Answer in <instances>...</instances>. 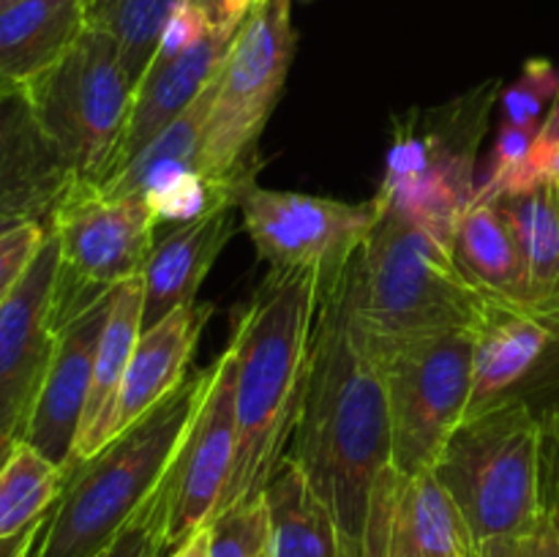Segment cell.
<instances>
[{"mask_svg":"<svg viewBox=\"0 0 559 557\" xmlns=\"http://www.w3.org/2000/svg\"><path fill=\"white\" fill-rule=\"evenodd\" d=\"M347 268L322 295L309 380L287 453L333 513L344 557H366L369 524L396 470L382 360L353 309Z\"/></svg>","mask_w":559,"mask_h":557,"instance_id":"cell-1","label":"cell"},{"mask_svg":"<svg viewBox=\"0 0 559 557\" xmlns=\"http://www.w3.org/2000/svg\"><path fill=\"white\" fill-rule=\"evenodd\" d=\"M331 282L311 268H271L249 306L235 317L227 347L235 358L238 451L222 511L260 497L293 442L309 380L317 315Z\"/></svg>","mask_w":559,"mask_h":557,"instance_id":"cell-2","label":"cell"},{"mask_svg":"<svg viewBox=\"0 0 559 557\" xmlns=\"http://www.w3.org/2000/svg\"><path fill=\"white\" fill-rule=\"evenodd\" d=\"M211 382V366L66 475L31 557H98L158 489Z\"/></svg>","mask_w":559,"mask_h":557,"instance_id":"cell-3","label":"cell"},{"mask_svg":"<svg viewBox=\"0 0 559 557\" xmlns=\"http://www.w3.org/2000/svg\"><path fill=\"white\" fill-rule=\"evenodd\" d=\"M347 287L380 355L415 339L473 328L489 300L464 276L445 240L388 200L349 262Z\"/></svg>","mask_w":559,"mask_h":557,"instance_id":"cell-4","label":"cell"},{"mask_svg":"<svg viewBox=\"0 0 559 557\" xmlns=\"http://www.w3.org/2000/svg\"><path fill=\"white\" fill-rule=\"evenodd\" d=\"M431 473L462 511L475 546L527 533L546 513L538 415L519 396L464 415Z\"/></svg>","mask_w":559,"mask_h":557,"instance_id":"cell-5","label":"cell"},{"mask_svg":"<svg viewBox=\"0 0 559 557\" xmlns=\"http://www.w3.org/2000/svg\"><path fill=\"white\" fill-rule=\"evenodd\" d=\"M298 36L293 0H257L216 71V96L202 140L200 175L216 194L235 200L257 173V142L276 109Z\"/></svg>","mask_w":559,"mask_h":557,"instance_id":"cell-6","label":"cell"},{"mask_svg":"<svg viewBox=\"0 0 559 557\" xmlns=\"http://www.w3.org/2000/svg\"><path fill=\"white\" fill-rule=\"evenodd\" d=\"M134 87L120 60L118 42L102 27L87 25L66 58L25 91L44 131L76 178L96 186L129 123Z\"/></svg>","mask_w":559,"mask_h":557,"instance_id":"cell-7","label":"cell"},{"mask_svg":"<svg viewBox=\"0 0 559 557\" xmlns=\"http://www.w3.org/2000/svg\"><path fill=\"white\" fill-rule=\"evenodd\" d=\"M473 328L399 344L380 355L399 475L435 470L473 393Z\"/></svg>","mask_w":559,"mask_h":557,"instance_id":"cell-8","label":"cell"},{"mask_svg":"<svg viewBox=\"0 0 559 557\" xmlns=\"http://www.w3.org/2000/svg\"><path fill=\"white\" fill-rule=\"evenodd\" d=\"M158 222L162 213L151 197H107L76 180L49 222L60 251L58 328L120 282L140 276L156 244Z\"/></svg>","mask_w":559,"mask_h":557,"instance_id":"cell-9","label":"cell"},{"mask_svg":"<svg viewBox=\"0 0 559 557\" xmlns=\"http://www.w3.org/2000/svg\"><path fill=\"white\" fill-rule=\"evenodd\" d=\"M243 227L257 257L273 271H311L336 278L374 229L385 211L382 194L366 202L276 191L249 180L235 194Z\"/></svg>","mask_w":559,"mask_h":557,"instance_id":"cell-10","label":"cell"},{"mask_svg":"<svg viewBox=\"0 0 559 557\" xmlns=\"http://www.w3.org/2000/svg\"><path fill=\"white\" fill-rule=\"evenodd\" d=\"M238 451L235 358L229 347L211 364V382L173 467L167 552L205 530L222 511Z\"/></svg>","mask_w":559,"mask_h":557,"instance_id":"cell-11","label":"cell"},{"mask_svg":"<svg viewBox=\"0 0 559 557\" xmlns=\"http://www.w3.org/2000/svg\"><path fill=\"white\" fill-rule=\"evenodd\" d=\"M60 251L49 227L33 265L0 306V440H22L55 353Z\"/></svg>","mask_w":559,"mask_h":557,"instance_id":"cell-12","label":"cell"},{"mask_svg":"<svg viewBox=\"0 0 559 557\" xmlns=\"http://www.w3.org/2000/svg\"><path fill=\"white\" fill-rule=\"evenodd\" d=\"M76 180L25 87L0 85V216L49 224Z\"/></svg>","mask_w":559,"mask_h":557,"instance_id":"cell-13","label":"cell"},{"mask_svg":"<svg viewBox=\"0 0 559 557\" xmlns=\"http://www.w3.org/2000/svg\"><path fill=\"white\" fill-rule=\"evenodd\" d=\"M109 304H112V289L58 328L52 360H49L41 391L22 431V442L63 467V473L74 453L76 431H80L87 391H91L93 360H96Z\"/></svg>","mask_w":559,"mask_h":557,"instance_id":"cell-14","label":"cell"},{"mask_svg":"<svg viewBox=\"0 0 559 557\" xmlns=\"http://www.w3.org/2000/svg\"><path fill=\"white\" fill-rule=\"evenodd\" d=\"M235 33L207 25L191 44L178 49H158L156 58L145 69L134 87L129 123H126L120 145L109 162L107 173L98 180L118 175L142 147L156 140L178 115H183L197 102L202 91L213 82Z\"/></svg>","mask_w":559,"mask_h":557,"instance_id":"cell-15","label":"cell"},{"mask_svg":"<svg viewBox=\"0 0 559 557\" xmlns=\"http://www.w3.org/2000/svg\"><path fill=\"white\" fill-rule=\"evenodd\" d=\"M462 511L437 475H399L366 535V557H475Z\"/></svg>","mask_w":559,"mask_h":557,"instance_id":"cell-16","label":"cell"},{"mask_svg":"<svg viewBox=\"0 0 559 557\" xmlns=\"http://www.w3.org/2000/svg\"><path fill=\"white\" fill-rule=\"evenodd\" d=\"M235 211V202H218L200 216L175 224L153 244L151 257L142 268V328L156 325L180 306L197 304V293L207 271L216 265L218 254L233 238Z\"/></svg>","mask_w":559,"mask_h":557,"instance_id":"cell-17","label":"cell"},{"mask_svg":"<svg viewBox=\"0 0 559 557\" xmlns=\"http://www.w3.org/2000/svg\"><path fill=\"white\" fill-rule=\"evenodd\" d=\"M211 311V304H189L169 311L156 325L142 328L120 386L112 437L129 429L189 377L191 355Z\"/></svg>","mask_w":559,"mask_h":557,"instance_id":"cell-18","label":"cell"},{"mask_svg":"<svg viewBox=\"0 0 559 557\" xmlns=\"http://www.w3.org/2000/svg\"><path fill=\"white\" fill-rule=\"evenodd\" d=\"M142 300H145V284L140 276H131L112 289L107 322H104L102 339H98L96 360H93L91 391H87L85 413H82L80 431H76L74 453L66 467V475L82 464L85 459L96 457L109 440H112L115 407H118L120 386L129 369L131 353L142 333Z\"/></svg>","mask_w":559,"mask_h":557,"instance_id":"cell-19","label":"cell"},{"mask_svg":"<svg viewBox=\"0 0 559 557\" xmlns=\"http://www.w3.org/2000/svg\"><path fill=\"white\" fill-rule=\"evenodd\" d=\"M91 0H16L0 5V85L27 87L87 31Z\"/></svg>","mask_w":559,"mask_h":557,"instance_id":"cell-20","label":"cell"},{"mask_svg":"<svg viewBox=\"0 0 559 557\" xmlns=\"http://www.w3.org/2000/svg\"><path fill=\"white\" fill-rule=\"evenodd\" d=\"M453 260L491 298L530 304V282L513 229L489 194L478 191L459 213L451 235Z\"/></svg>","mask_w":559,"mask_h":557,"instance_id":"cell-21","label":"cell"},{"mask_svg":"<svg viewBox=\"0 0 559 557\" xmlns=\"http://www.w3.org/2000/svg\"><path fill=\"white\" fill-rule=\"evenodd\" d=\"M262 497L271 519L273 557H344L333 513L293 453H284Z\"/></svg>","mask_w":559,"mask_h":557,"instance_id":"cell-22","label":"cell"},{"mask_svg":"<svg viewBox=\"0 0 559 557\" xmlns=\"http://www.w3.org/2000/svg\"><path fill=\"white\" fill-rule=\"evenodd\" d=\"M480 191V189H478ZM486 194V191H484ZM491 202L513 229L530 282V304H559V189L555 175L527 186L491 191Z\"/></svg>","mask_w":559,"mask_h":557,"instance_id":"cell-23","label":"cell"},{"mask_svg":"<svg viewBox=\"0 0 559 557\" xmlns=\"http://www.w3.org/2000/svg\"><path fill=\"white\" fill-rule=\"evenodd\" d=\"M63 484V467L20 440L0 470V544L41 530Z\"/></svg>","mask_w":559,"mask_h":557,"instance_id":"cell-24","label":"cell"},{"mask_svg":"<svg viewBox=\"0 0 559 557\" xmlns=\"http://www.w3.org/2000/svg\"><path fill=\"white\" fill-rule=\"evenodd\" d=\"M183 0H91L87 25L102 27L118 42L131 82H140L156 58L169 20Z\"/></svg>","mask_w":559,"mask_h":557,"instance_id":"cell-25","label":"cell"},{"mask_svg":"<svg viewBox=\"0 0 559 557\" xmlns=\"http://www.w3.org/2000/svg\"><path fill=\"white\" fill-rule=\"evenodd\" d=\"M207 557H273L265 497L224 508L207 524Z\"/></svg>","mask_w":559,"mask_h":557,"instance_id":"cell-26","label":"cell"},{"mask_svg":"<svg viewBox=\"0 0 559 557\" xmlns=\"http://www.w3.org/2000/svg\"><path fill=\"white\" fill-rule=\"evenodd\" d=\"M169 495H173V470H169L167 478L158 484V489L147 497L145 506L134 513V519L120 530L118 538H115L98 557H164L167 555Z\"/></svg>","mask_w":559,"mask_h":557,"instance_id":"cell-27","label":"cell"},{"mask_svg":"<svg viewBox=\"0 0 559 557\" xmlns=\"http://www.w3.org/2000/svg\"><path fill=\"white\" fill-rule=\"evenodd\" d=\"M549 175H555L557 189H559V91L555 102H551L549 115H546L544 123H540L538 137H535L527 158H524V162L519 164V167L502 180V183H497L495 189H480V186L478 189L486 191V194H491V191L511 189V186L535 183V180L549 178Z\"/></svg>","mask_w":559,"mask_h":557,"instance_id":"cell-28","label":"cell"},{"mask_svg":"<svg viewBox=\"0 0 559 557\" xmlns=\"http://www.w3.org/2000/svg\"><path fill=\"white\" fill-rule=\"evenodd\" d=\"M47 233L49 224L25 222L11 229V233L0 235V306L9 300V295L22 282L27 268L33 265L44 240H47Z\"/></svg>","mask_w":559,"mask_h":557,"instance_id":"cell-29","label":"cell"},{"mask_svg":"<svg viewBox=\"0 0 559 557\" xmlns=\"http://www.w3.org/2000/svg\"><path fill=\"white\" fill-rule=\"evenodd\" d=\"M559 91V74L551 69V63L546 60H533L524 71V76L519 80V85L511 91L508 98V112L511 120L508 123L516 126H540V109L544 102H555Z\"/></svg>","mask_w":559,"mask_h":557,"instance_id":"cell-30","label":"cell"},{"mask_svg":"<svg viewBox=\"0 0 559 557\" xmlns=\"http://www.w3.org/2000/svg\"><path fill=\"white\" fill-rule=\"evenodd\" d=\"M475 557H559V517L546 511L527 533L484 541Z\"/></svg>","mask_w":559,"mask_h":557,"instance_id":"cell-31","label":"cell"},{"mask_svg":"<svg viewBox=\"0 0 559 557\" xmlns=\"http://www.w3.org/2000/svg\"><path fill=\"white\" fill-rule=\"evenodd\" d=\"M540 420V495L544 511L559 517V399L538 413Z\"/></svg>","mask_w":559,"mask_h":557,"instance_id":"cell-32","label":"cell"},{"mask_svg":"<svg viewBox=\"0 0 559 557\" xmlns=\"http://www.w3.org/2000/svg\"><path fill=\"white\" fill-rule=\"evenodd\" d=\"M164 557H207V530H200L191 538H186L183 544L175 546L173 552H167Z\"/></svg>","mask_w":559,"mask_h":557,"instance_id":"cell-33","label":"cell"},{"mask_svg":"<svg viewBox=\"0 0 559 557\" xmlns=\"http://www.w3.org/2000/svg\"><path fill=\"white\" fill-rule=\"evenodd\" d=\"M38 533H41V530L22 535V538H14V541H5V544H0V557H31L33 546H36V541H38Z\"/></svg>","mask_w":559,"mask_h":557,"instance_id":"cell-34","label":"cell"},{"mask_svg":"<svg viewBox=\"0 0 559 557\" xmlns=\"http://www.w3.org/2000/svg\"><path fill=\"white\" fill-rule=\"evenodd\" d=\"M197 11L207 20V25H218V14H222V0H189Z\"/></svg>","mask_w":559,"mask_h":557,"instance_id":"cell-35","label":"cell"},{"mask_svg":"<svg viewBox=\"0 0 559 557\" xmlns=\"http://www.w3.org/2000/svg\"><path fill=\"white\" fill-rule=\"evenodd\" d=\"M16 446H20V440H0V470L5 467V462H9Z\"/></svg>","mask_w":559,"mask_h":557,"instance_id":"cell-36","label":"cell"},{"mask_svg":"<svg viewBox=\"0 0 559 557\" xmlns=\"http://www.w3.org/2000/svg\"><path fill=\"white\" fill-rule=\"evenodd\" d=\"M20 224H25V222H14V218H3V216H0V235L11 233V229L20 227Z\"/></svg>","mask_w":559,"mask_h":557,"instance_id":"cell-37","label":"cell"},{"mask_svg":"<svg viewBox=\"0 0 559 557\" xmlns=\"http://www.w3.org/2000/svg\"><path fill=\"white\" fill-rule=\"evenodd\" d=\"M9 3H16V0H0V5H9Z\"/></svg>","mask_w":559,"mask_h":557,"instance_id":"cell-38","label":"cell"}]
</instances>
